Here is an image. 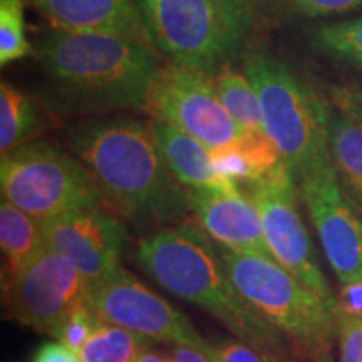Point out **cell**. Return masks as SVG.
I'll return each mask as SVG.
<instances>
[{
  "mask_svg": "<svg viewBox=\"0 0 362 362\" xmlns=\"http://www.w3.org/2000/svg\"><path fill=\"white\" fill-rule=\"evenodd\" d=\"M42 119L33 99L7 81L0 84V151L2 155L33 141Z\"/></svg>",
  "mask_w": 362,
  "mask_h": 362,
  "instance_id": "20",
  "label": "cell"
},
{
  "mask_svg": "<svg viewBox=\"0 0 362 362\" xmlns=\"http://www.w3.org/2000/svg\"><path fill=\"white\" fill-rule=\"evenodd\" d=\"M330 99L336 110L351 117L362 128V84L336 86L330 89Z\"/></svg>",
  "mask_w": 362,
  "mask_h": 362,
  "instance_id": "28",
  "label": "cell"
},
{
  "mask_svg": "<svg viewBox=\"0 0 362 362\" xmlns=\"http://www.w3.org/2000/svg\"><path fill=\"white\" fill-rule=\"evenodd\" d=\"M136 262L163 288L210 312L235 337L270 362H280L284 349L279 330L240 296L220 247L197 221H181L141 238Z\"/></svg>",
  "mask_w": 362,
  "mask_h": 362,
  "instance_id": "2",
  "label": "cell"
},
{
  "mask_svg": "<svg viewBox=\"0 0 362 362\" xmlns=\"http://www.w3.org/2000/svg\"><path fill=\"white\" fill-rule=\"evenodd\" d=\"M149 128L155 136L166 165L180 185L198 192H235L238 183L216 171L211 153L193 136L163 121L151 119Z\"/></svg>",
  "mask_w": 362,
  "mask_h": 362,
  "instance_id": "16",
  "label": "cell"
},
{
  "mask_svg": "<svg viewBox=\"0 0 362 362\" xmlns=\"http://www.w3.org/2000/svg\"><path fill=\"white\" fill-rule=\"evenodd\" d=\"M329 148L344 192L362 214V128L337 110L330 115Z\"/></svg>",
  "mask_w": 362,
  "mask_h": 362,
  "instance_id": "19",
  "label": "cell"
},
{
  "mask_svg": "<svg viewBox=\"0 0 362 362\" xmlns=\"http://www.w3.org/2000/svg\"><path fill=\"white\" fill-rule=\"evenodd\" d=\"M44 243L78 267L86 284L106 279L121 267L128 232L116 216L103 206L74 211L40 221Z\"/></svg>",
  "mask_w": 362,
  "mask_h": 362,
  "instance_id": "13",
  "label": "cell"
},
{
  "mask_svg": "<svg viewBox=\"0 0 362 362\" xmlns=\"http://www.w3.org/2000/svg\"><path fill=\"white\" fill-rule=\"evenodd\" d=\"M71 148L94 176L104 202L136 223H171L188 205L158 146L149 123L111 117L81 124Z\"/></svg>",
  "mask_w": 362,
  "mask_h": 362,
  "instance_id": "1",
  "label": "cell"
},
{
  "mask_svg": "<svg viewBox=\"0 0 362 362\" xmlns=\"http://www.w3.org/2000/svg\"><path fill=\"white\" fill-rule=\"evenodd\" d=\"M336 300L337 309L344 314L362 319V279L344 284Z\"/></svg>",
  "mask_w": 362,
  "mask_h": 362,
  "instance_id": "30",
  "label": "cell"
},
{
  "mask_svg": "<svg viewBox=\"0 0 362 362\" xmlns=\"http://www.w3.org/2000/svg\"><path fill=\"white\" fill-rule=\"evenodd\" d=\"M243 72L259 96L265 134L297 181L330 155L332 107L282 61L267 52H247Z\"/></svg>",
  "mask_w": 362,
  "mask_h": 362,
  "instance_id": "5",
  "label": "cell"
},
{
  "mask_svg": "<svg viewBox=\"0 0 362 362\" xmlns=\"http://www.w3.org/2000/svg\"><path fill=\"white\" fill-rule=\"evenodd\" d=\"M136 362H166V359L155 351L143 349L141 354H139L138 359H136Z\"/></svg>",
  "mask_w": 362,
  "mask_h": 362,
  "instance_id": "34",
  "label": "cell"
},
{
  "mask_svg": "<svg viewBox=\"0 0 362 362\" xmlns=\"http://www.w3.org/2000/svg\"><path fill=\"white\" fill-rule=\"evenodd\" d=\"M34 52L62 111H146L163 69L151 45L116 35L56 29Z\"/></svg>",
  "mask_w": 362,
  "mask_h": 362,
  "instance_id": "3",
  "label": "cell"
},
{
  "mask_svg": "<svg viewBox=\"0 0 362 362\" xmlns=\"http://www.w3.org/2000/svg\"><path fill=\"white\" fill-rule=\"evenodd\" d=\"M210 153L216 171L235 183L252 185L284 161L267 134L245 136L238 143Z\"/></svg>",
  "mask_w": 362,
  "mask_h": 362,
  "instance_id": "18",
  "label": "cell"
},
{
  "mask_svg": "<svg viewBox=\"0 0 362 362\" xmlns=\"http://www.w3.org/2000/svg\"><path fill=\"white\" fill-rule=\"evenodd\" d=\"M146 337L119 325L103 322L84 344L79 356L84 362H136Z\"/></svg>",
  "mask_w": 362,
  "mask_h": 362,
  "instance_id": "23",
  "label": "cell"
},
{
  "mask_svg": "<svg viewBox=\"0 0 362 362\" xmlns=\"http://www.w3.org/2000/svg\"><path fill=\"white\" fill-rule=\"evenodd\" d=\"M309 42L330 61L362 69V16L314 27Z\"/></svg>",
  "mask_w": 362,
  "mask_h": 362,
  "instance_id": "22",
  "label": "cell"
},
{
  "mask_svg": "<svg viewBox=\"0 0 362 362\" xmlns=\"http://www.w3.org/2000/svg\"><path fill=\"white\" fill-rule=\"evenodd\" d=\"M221 8H225L230 16L235 17L240 24L245 25L248 30L253 27L257 19V6L259 0H215Z\"/></svg>",
  "mask_w": 362,
  "mask_h": 362,
  "instance_id": "31",
  "label": "cell"
},
{
  "mask_svg": "<svg viewBox=\"0 0 362 362\" xmlns=\"http://www.w3.org/2000/svg\"><path fill=\"white\" fill-rule=\"evenodd\" d=\"M297 183L339 282L362 279V220L337 178L332 156L310 166Z\"/></svg>",
  "mask_w": 362,
  "mask_h": 362,
  "instance_id": "12",
  "label": "cell"
},
{
  "mask_svg": "<svg viewBox=\"0 0 362 362\" xmlns=\"http://www.w3.org/2000/svg\"><path fill=\"white\" fill-rule=\"evenodd\" d=\"M144 112L193 136L210 151L245 138L221 103L215 79L188 67L163 66Z\"/></svg>",
  "mask_w": 362,
  "mask_h": 362,
  "instance_id": "10",
  "label": "cell"
},
{
  "mask_svg": "<svg viewBox=\"0 0 362 362\" xmlns=\"http://www.w3.org/2000/svg\"><path fill=\"white\" fill-rule=\"evenodd\" d=\"M30 362H84L78 352H74L62 342H45L35 352Z\"/></svg>",
  "mask_w": 362,
  "mask_h": 362,
  "instance_id": "32",
  "label": "cell"
},
{
  "mask_svg": "<svg viewBox=\"0 0 362 362\" xmlns=\"http://www.w3.org/2000/svg\"><path fill=\"white\" fill-rule=\"evenodd\" d=\"M84 304L103 322L119 325L146 339L171 342L200 352L211 361L215 346L206 342L181 312L151 292L123 267L89 285Z\"/></svg>",
  "mask_w": 362,
  "mask_h": 362,
  "instance_id": "8",
  "label": "cell"
},
{
  "mask_svg": "<svg viewBox=\"0 0 362 362\" xmlns=\"http://www.w3.org/2000/svg\"><path fill=\"white\" fill-rule=\"evenodd\" d=\"M214 79L221 103L238 124V128L243 131V134H265L259 96L245 72L225 64L220 67Z\"/></svg>",
  "mask_w": 362,
  "mask_h": 362,
  "instance_id": "21",
  "label": "cell"
},
{
  "mask_svg": "<svg viewBox=\"0 0 362 362\" xmlns=\"http://www.w3.org/2000/svg\"><path fill=\"white\" fill-rule=\"evenodd\" d=\"M166 362H178V361H176L175 357H173V359H166Z\"/></svg>",
  "mask_w": 362,
  "mask_h": 362,
  "instance_id": "35",
  "label": "cell"
},
{
  "mask_svg": "<svg viewBox=\"0 0 362 362\" xmlns=\"http://www.w3.org/2000/svg\"><path fill=\"white\" fill-rule=\"evenodd\" d=\"M0 247L4 255L2 288L45 247L42 223L4 198L0 203Z\"/></svg>",
  "mask_w": 362,
  "mask_h": 362,
  "instance_id": "17",
  "label": "cell"
},
{
  "mask_svg": "<svg viewBox=\"0 0 362 362\" xmlns=\"http://www.w3.org/2000/svg\"><path fill=\"white\" fill-rule=\"evenodd\" d=\"M339 362H362V319L344 314L336 307Z\"/></svg>",
  "mask_w": 362,
  "mask_h": 362,
  "instance_id": "26",
  "label": "cell"
},
{
  "mask_svg": "<svg viewBox=\"0 0 362 362\" xmlns=\"http://www.w3.org/2000/svg\"><path fill=\"white\" fill-rule=\"evenodd\" d=\"M101 324L103 320L99 319L83 300L71 310V314L66 317V320L61 324V327L57 329L54 337L79 354L81 349L84 347V344L89 341V337L93 336L94 330H96Z\"/></svg>",
  "mask_w": 362,
  "mask_h": 362,
  "instance_id": "25",
  "label": "cell"
},
{
  "mask_svg": "<svg viewBox=\"0 0 362 362\" xmlns=\"http://www.w3.org/2000/svg\"><path fill=\"white\" fill-rule=\"evenodd\" d=\"M210 362H270L245 342H226L215 346Z\"/></svg>",
  "mask_w": 362,
  "mask_h": 362,
  "instance_id": "29",
  "label": "cell"
},
{
  "mask_svg": "<svg viewBox=\"0 0 362 362\" xmlns=\"http://www.w3.org/2000/svg\"><path fill=\"white\" fill-rule=\"evenodd\" d=\"M153 49L171 64L216 74L250 30L215 0H134Z\"/></svg>",
  "mask_w": 362,
  "mask_h": 362,
  "instance_id": "7",
  "label": "cell"
},
{
  "mask_svg": "<svg viewBox=\"0 0 362 362\" xmlns=\"http://www.w3.org/2000/svg\"><path fill=\"white\" fill-rule=\"evenodd\" d=\"M188 205L197 223L218 245L274 259L265 242L257 206L240 188L235 192L188 189Z\"/></svg>",
  "mask_w": 362,
  "mask_h": 362,
  "instance_id": "14",
  "label": "cell"
},
{
  "mask_svg": "<svg viewBox=\"0 0 362 362\" xmlns=\"http://www.w3.org/2000/svg\"><path fill=\"white\" fill-rule=\"evenodd\" d=\"M218 247L240 296L312 361L332 362L337 305L327 304L274 259Z\"/></svg>",
  "mask_w": 362,
  "mask_h": 362,
  "instance_id": "4",
  "label": "cell"
},
{
  "mask_svg": "<svg viewBox=\"0 0 362 362\" xmlns=\"http://www.w3.org/2000/svg\"><path fill=\"white\" fill-rule=\"evenodd\" d=\"M0 188L4 200L39 221L106 205L84 163L44 139L2 155Z\"/></svg>",
  "mask_w": 362,
  "mask_h": 362,
  "instance_id": "6",
  "label": "cell"
},
{
  "mask_svg": "<svg viewBox=\"0 0 362 362\" xmlns=\"http://www.w3.org/2000/svg\"><path fill=\"white\" fill-rule=\"evenodd\" d=\"M173 357L178 362H210L205 356H202L200 352L189 349L185 346H175Z\"/></svg>",
  "mask_w": 362,
  "mask_h": 362,
  "instance_id": "33",
  "label": "cell"
},
{
  "mask_svg": "<svg viewBox=\"0 0 362 362\" xmlns=\"http://www.w3.org/2000/svg\"><path fill=\"white\" fill-rule=\"evenodd\" d=\"M57 30L116 35L151 45L134 0H29ZM153 47V45H151Z\"/></svg>",
  "mask_w": 362,
  "mask_h": 362,
  "instance_id": "15",
  "label": "cell"
},
{
  "mask_svg": "<svg viewBox=\"0 0 362 362\" xmlns=\"http://www.w3.org/2000/svg\"><path fill=\"white\" fill-rule=\"evenodd\" d=\"M86 288L78 267L44 247L2 288L4 307L8 319L54 337L71 310L84 300Z\"/></svg>",
  "mask_w": 362,
  "mask_h": 362,
  "instance_id": "11",
  "label": "cell"
},
{
  "mask_svg": "<svg viewBox=\"0 0 362 362\" xmlns=\"http://www.w3.org/2000/svg\"><path fill=\"white\" fill-rule=\"evenodd\" d=\"M296 178L282 161L277 168L250 185V198L260 215L262 230L275 262L330 305L332 296L327 279L315 260L310 237L297 203Z\"/></svg>",
  "mask_w": 362,
  "mask_h": 362,
  "instance_id": "9",
  "label": "cell"
},
{
  "mask_svg": "<svg viewBox=\"0 0 362 362\" xmlns=\"http://www.w3.org/2000/svg\"><path fill=\"white\" fill-rule=\"evenodd\" d=\"M284 2L296 12L314 19L342 16L362 8V0H284Z\"/></svg>",
  "mask_w": 362,
  "mask_h": 362,
  "instance_id": "27",
  "label": "cell"
},
{
  "mask_svg": "<svg viewBox=\"0 0 362 362\" xmlns=\"http://www.w3.org/2000/svg\"><path fill=\"white\" fill-rule=\"evenodd\" d=\"M25 0H0V64L7 66L34 52L25 34Z\"/></svg>",
  "mask_w": 362,
  "mask_h": 362,
  "instance_id": "24",
  "label": "cell"
}]
</instances>
